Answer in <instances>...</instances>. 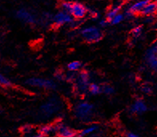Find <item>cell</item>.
Returning a JSON list of instances; mask_svg holds the SVG:
<instances>
[{
    "instance_id": "10",
    "label": "cell",
    "mask_w": 157,
    "mask_h": 137,
    "mask_svg": "<svg viewBox=\"0 0 157 137\" xmlns=\"http://www.w3.org/2000/svg\"><path fill=\"white\" fill-rule=\"evenodd\" d=\"M56 133L59 137H75L76 135V131L62 123L56 125Z\"/></svg>"
},
{
    "instance_id": "23",
    "label": "cell",
    "mask_w": 157,
    "mask_h": 137,
    "mask_svg": "<svg viewBox=\"0 0 157 137\" xmlns=\"http://www.w3.org/2000/svg\"><path fill=\"white\" fill-rule=\"evenodd\" d=\"M26 137H45L44 136L43 134H41V133L39 132H34V131H32V132L31 133H28V134H26Z\"/></svg>"
},
{
    "instance_id": "24",
    "label": "cell",
    "mask_w": 157,
    "mask_h": 137,
    "mask_svg": "<svg viewBox=\"0 0 157 137\" xmlns=\"http://www.w3.org/2000/svg\"><path fill=\"white\" fill-rule=\"evenodd\" d=\"M142 91L145 94H150L151 92V87L149 85H144L142 87Z\"/></svg>"
},
{
    "instance_id": "15",
    "label": "cell",
    "mask_w": 157,
    "mask_h": 137,
    "mask_svg": "<svg viewBox=\"0 0 157 137\" xmlns=\"http://www.w3.org/2000/svg\"><path fill=\"white\" fill-rule=\"evenodd\" d=\"M120 6H113V7H112V8L110 9V10L108 11V13H107V16H106V19H108L109 22H111L114 17L116 16L118 14H120Z\"/></svg>"
},
{
    "instance_id": "18",
    "label": "cell",
    "mask_w": 157,
    "mask_h": 137,
    "mask_svg": "<svg viewBox=\"0 0 157 137\" xmlns=\"http://www.w3.org/2000/svg\"><path fill=\"white\" fill-rule=\"evenodd\" d=\"M98 129V126L95 124H92L91 126H88V127L83 128L82 131L79 133V135L80 136H86V135H88L90 134H92V133L95 132L96 130Z\"/></svg>"
},
{
    "instance_id": "11",
    "label": "cell",
    "mask_w": 157,
    "mask_h": 137,
    "mask_svg": "<svg viewBox=\"0 0 157 137\" xmlns=\"http://www.w3.org/2000/svg\"><path fill=\"white\" fill-rule=\"evenodd\" d=\"M150 2V0H139L135 2L133 4L129 6V8L128 9V10L129 12H131L132 15H136V14H139L143 11V10L144 9V7L146 6V5Z\"/></svg>"
},
{
    "instance_id": "16",
    "label": "cell",
    "mask_w": 157,
    "mask_h": 137,
    "mask_svg": "<svg viewBox=\"0 0 157 137\" xmlns=\"http://www.w3.org/2000/svg\"><path fill=\"white\" fill-rule=\"evenodd\" d=\"M88 91H90L91 95L96 96V95H99L101 92H103V88L97 83H91L88 87Z\"/></svg>"
},
{
    "instance_id": "2",
    "label": "cell",
    "mask_w": 157,
    "mask_h": 137,
    "mask_svg": "<svg viewBox=\"0 0 157 137\" xmlns=\"http://www.w3.org/2000/svg\"><path fill=\"white\" fill-rule=\"evenodd\" d=\"M94 107L93 105L88 102H80L75 107L74 113L75 116L80 120L86 121L91 119L93 114Z\"/></svg>"
},
{
    "instance_id": "26",
    "label": "cell",
    "mask_w": 157,
    "mask_h": 137,
    "mask_svg": "<svg viewBox=\"0 0 157 137\" xmlns=\"http://www.w3.org/2000/svg\"><path fill=\"white\" fill-rule=\"evenodd\" d=\"M127 137H140L139 135H137V134H135V133H132V132H129L127 135Z\"/></svg>"
},
{
    "instance_id": "22",
    "label": "cell",
    "mask_w": 157,
    "mask_h": 137,
    "mask_svg": "<svg viewBox=\"0 0 157 137\" xmlns=\"http://www.w3.org/2000/svg\"><path fill=\"white\" fill-rule=\"evenodd\" d=\"M0 83L3 87H9L10 85V80L5 75H0Z\"/></svg>"
},
{
    "instance_id": "9",
    "label": "cell",
    "mask_w": 157,
    "mask_h": 137,
    "mask_svg": "<svg viewBox=\"0 0 157 137\" xmlns=\"http://www.w3.org/2000/svg\"><path fill=\"white\" fill-rule=\"evenodd\" d=\"M16 17L20 21L25 23H28V24H34L36 22L35 15L31 11L24 8L19 9V10H17Z\"/></svg>"
},
{
    "instance_id": "12",
    "label": "cell",
    "mask_w": 157,
    "mask_h": 137,
    "mask_svg": "<svg viewBox=\"0 0 157 137\" xmlns=\"http://www.w3.org/2000/svg\"><path fill=\"white\" fill-rule=\"evenodd\" d=\"M147 109V104L142 100H136L131 106V112L137 115L144 113Z\"/></svg>"
},
{
    "instance_id": "3",
    "label": "cell",
    "mask_w": 157,
    "mask_h": 137,
    "mask_svg": "<svg viewBox=\"0 0 157 137\" xmlns=\"http://www.w3.org/2000/svg\"><path fill=\"white\" fill-rule=\"evenodd\" d=\"M80 35L87 43H97L103 37L101 30L95 26H89L83 28L80 31Z\"/></svg>"
},
{
    "instance_id": "5",
    "label": "cell",
    "mask_w": 157,
    "mask_h": 137,
    "mask_svg": "<svg viewBox=\"0 0 157 137\" xmlns=\"http://www.w3.org/2000/svg\"><path fill=\"white\" fill-rule=\"evenodd\" d=\"M74 18L67 11L64 10H60L59 12H57L56 15L53 17V23L57 27H60V26L65 25V24H70L72 23L74 21Z\"/></svg>"
},
{
    "instance_id": "20",
    "label": "cell",
    "mask_w": 157,
    "mask_h": 137,
    "mask_svg": "<svg viewBox=\"0 0 157 137\" xmlns=\"http://www.w3.org/2000/svg\"><path fill=\"white\" fill-rule=\"evenodd\" d=\"M124 15H123V14H121V13H120V14H118L116 16H115L113 18V19H112V21L110 22V23H112V25H118V24H120L121 22H123V20L124 19Z\"/></svg>"
},
{
    "instance_id": "13",
    "label": "cell",
    "mask_w": 157,
    "mask_h": 137,
    "mask_svg": "<svg viewBox=\"0 0 157 137\" xmlns=\"http://www.w3.org/2000/svg\"><path fill=\"white\" fill-rule=\"evenodd\" d=\"M157 13V2L150 1L141 12L144 16H151Z\"/></svg>"
},
{
    "instance_id": "21",
    "label": "cell",
    "mask_w": 157,
    "mask_h": 137,
    "mask_svg": "<svg viewBox=\"0 0 157 137\" xmlns=\"http://www.w3.org/2000/svg\"><path fill=\"white\" fill-rule=\"evenodd\" d=\"M102 88H103V93H104L107 96H111V95H112L114 93V91H115L113 87L109 85L103 86V87H102Z\"/></svg>"
},
{
    "instance_id": "1",
    "label": "cell",
    "mask_w": 157,
    "mask_h": 137,
    "mask_svg": "<svg viewBox=\"0 0 157 137\" xmlns=\"http://www.w3.org/2000/svg\"><path fill=\"white\" fill-rule=\"evenodd\" d=\"M62 10L68 12L74 19H83L88 13V9L81 2L63 1L61 4Z\"/></svg>"
},
{
    "instance_id": "27",
    "label": "cell",
    "mask_w": 157,
    "mask_h": 137,
    "mask_svg": "<svg viewBox=\"0 0 157 137\" xmlns=\"http://www.w3.org/2000/svg\"><path fill=\"white\" fill-rule=\"evenodd\" d=\"M63 75V74H61V73H60V74H56V78L58 79V80H60V79H62Z\"/></svg>"
},
{
    "instance_id": "7",
    "label": "cell",
    "mask_w": 157,
    "mask_h": 137,
    "mask_svg": "<svg viewBox=\"0 0 157 137\" xmlns=\"http://www.w3.org/2000/svg\"><path fill=\"white\" fill-rule=\"evenodd\" d=\"M90 79H91V77L87 71H82L79 73V75L75 79V83H76L78 89L80 91L88 90L89 86L91 83L90 82Z\"/></svg>"
},
{
    "instance_id": "17",
    "label": "cell",
    "mask_w": 157,
    "mask_h": 137,
    "mask_svg": "<svg viewBox=\"0 0 157 137\" xmlns=\"http://www.w3.org/2000/svg\"><path fill=\"white\" fill-rule=\"evenodd\" d=\"M83 64H82V63L80 61L78 60H75V61H71L67 64V69H68L70 71H77L78 70H80L81 67H82Z\"/></svg>"
},
{
    "instance_id": "14",
    "label": "cell",
    "mask_w": 157,
    "mask_h": 137,
    "mask_svg": "<svg viewBox=\"0 0 157 137\" xmlns=\"http://www.w3.org/2000/svg\"><path fill=\"white\" fill-rule=\"evenodd\" d=\"M39 132L41 133V134H43L44 136L52 135L53 133H56V126H53V125L51 124L44 125V126L40 127V129H39Z\"/></svg>"
},
{
    "instance_id": "8",
    "label": "cell",
    "mask_w": 157,
    "mask_h": 137,
    "mask_svg": "<svg viewBox=\"0 0 157 137\" xmlns=\"http://www.w3.org/2000/svg\"><path fill=\"white\" fill-rule=\"evenodd\" d=\"M59 109V102L56 100H51L47 101L44 105H42L41 111L44 115L50 116L56 113Z\"/></svg>"
},
{
    "instance_id": "6",
    "label": "cell",
    "mask_w": 157,
    "mask_h": 137,
    "mask_svg": "<svg viewBox=\"0 0 157 137\" xmlns=\"http://www.w3.org/2000/svg\"><path fill=\"white\" fill-rule=\"evenodd\" d=\"M147 66L154 71H157V44L149 48L145 55Z\"/></svg>"
},
{
    "instance_id": "25",
    "label": "cell",
    "mask_w": 157,
    "mask_h": 137,
    "mask_svg": "<svg viewBox=\"0 0 157 137\" xmlns=\"http://www.w3.org/2000/svg\"><path fill=\"white\" fill-rule=\"evenodd\" d=\"M108 22H109V21H108L107 19H101V20L99 21V27H107Z\"/></svg>"
},
{
    "instance_id": "4",
    "label": "cell",
    "mask_w": 157,
    "mask_h": 137,
    "mask_svg": "<svg viewBox=\"0 0 157 137\" xmlns=\"http://www.w3.org/2000/svg\"><path fill=\"white\" fill-rule=\"evenodd\" d=\"M28 86L37 88L45 90H54L56 87V83L52 79H45V78H40V77H32L27 79L26 81Z\"/></svg>"
},
{
    "instance_id": "19",
    "label": "cell",
    "mask_w": 157,
    "mask_h": 137,
    "mask_svg": "<svg viewBox=\"0 0 157 137\" xmlns=\"http://www.w3.org/2000/svg\"><path fill=\"white\" fill-rule=\"evenodd\" d=\"M143 29L141 26H137V27H134L132 30V37H134L135 39H138V38L140 37V36L142 35Z\"/></svg>"
}]
</instances>
